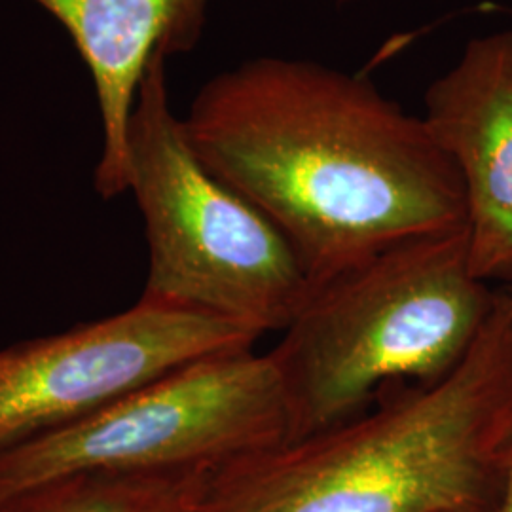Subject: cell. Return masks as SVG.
I'll list each match as a JSON object with an SVG mask.
<instances>
[{"label": "cell", "instance_id": "obj_9", "mask_svg": "<svg viewBox=\"0 0 512 512\" xmlns=\"http://www.w3.org/2000/svg\"><path fill=\"white\" fill-rule=\"evenodd\" d=\"M211 469L80 471L12 495L0 512H207Z\"/></svg>", "mask_w": 512, "mask_h": 512}, {"label": "cell", "instance_id": "obj_8", "mask_svg": "<svg viewBox=\"0 0 512 512\" xmlns=\"http://www.w3.org/2000/svg\"><path fill=\"white\" fill-rule=\"evenodd\" d=\"M67 31L92 76L103 145L93 186L128 192L129 118L152 57L198 48L213 0H31Z\"/></svg>", "mask_w": 512, "mask_h": 512}, {"label": "cell", "instance_id": "obj_1", "mask_svg": "<svg viewBox=\"0 0 512 512\" xmlns=\"http://www.w3.org/2000/svg\"><path fill=\"white\" fill-rule=\"evenodd\" d=\"M181 120L200 162L272 220L315 287L467 228L456 165L365 74L260 55L209 78Z\"/></svg>", "mask_w": 512, "mask_h": 512}, {"label": "cell", "instance_id": "obj_3", "mask_svg": "<svg viewBox=\"0 0 512 512\" xmlns=\"http://www.w3.org/2000/svg\"><path fill=\"white\" fill-rule=\"evenodd\" d=\"M495 294L471 270L467 228L404 241L317 285L268 351L291 439L363 412L391 385L452 374L475 348Z\"/></svg>", "mask_w": 512, "mask_h": 512}, {"label": "cell", "instance_id": "obj_2", "mask_svg": "<svg viewBox=\"0 0 512 512\" xmlns=\"http://www.w3.org/2000/svg\"><path fill=\"white\" fill-rule=\"evenodd\" d=\"M511 440L512 287H501L452 374L391 385L348 420L215 465L207 512H484Z\"/></svg>", "mask_w": 512, "mask_h": 512}, {"label": "cell", "instance_id": "obj_6", "mask_svg": "<svg viewBox=\"0 0 512 512\" xmlns=\"http://www.w3.org/2000/svg\"><path fill=\"white\" fill-rule=\"evenodd\" d=\"M262 338L200 311L129 310L0 349V456L86 420L133 389Z\"/></svg>", "mask_w": 512, "mask_h": 512}, {"label": "cell", "instance_id": "obj_7", "mask_svg": "<svg viewBox=\"0 0 512 512\" xmlns=\"http://www.w3.org/2000/svg\"><path fill=\"white\" fill-rule=\"evenodd\" d=\"M423 101V120L465 190L471 270L486 283L511 281L512 31L469 40Z\"/></svg>", "mask_w": 512, "mask_h": 512}, {"label": "cell", "instance_id": "obj_10", "mask_svg": "<svg viewBox=\"0 0 512 512\" xmlns=\"http://www.w3.org/2000/svg\"><path fill=\"white\" fill-rule=\"evenodd\" d=\"M484 512H512V440L499 461L494 494Z\"/></svg>", "mask_w": 512, "mask_h": 512}, {"label": "cell", "instance_id": "obj_4", "mask_svg": "<svg viewBox=\"0 0 512 512\" xmlns=\"http://www.w3.org/2000/svg\"><path fill=\"white\" fill-rule=\"evenodd\" d=\"M164 52L139 84L128 131V192L145 222L148 274L139 300L200 311L264 336L285 330L315 285L291 243L219 181L171 107Z\"/></svg>", "mask_w": 512, "mask_h": 512}, {"label": "cell", "instance_id": "obj_5", "mask_svg": "<svg viewBox=\"0 0 512 512\" xmlns=\"http://www.w3.org/2000/svg\"><path fill=\"white\" fill-rule=\"evenodd\" d=\"M289 439V408L270 353L224 351L2 454L0 503L57 476L215 467Z\"/></svg>", "mask_w": 512, "mask_h": 512}]
</instances>
